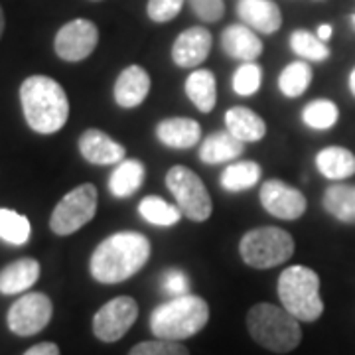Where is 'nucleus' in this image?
I'll return each mask as SVG.
<instances>
[{"mask_svg":"<svg viewBox=\"0 0 355 355\" xmlns=\"http://www.w3.org/2000/svg\"><path fill=\"white\" fill-rule=\"evenodd\" d=\"M150 259V241L137 231H119L91 254V277L101 284H119L135 277Z\"/></svg>","mask_w":355,"mask_h":355,"instance_id":"f257e3e1","label":"nucleus"},{"mask_svg":"<svg viewBox=\"0 0 355 355\" xmlns=\"http://www.w3.org/2000/svg\"><path fill=\"white\" fill-rule=\"evenodd\" d=\"M20 101L28 127L40 135H53L67 123V95L64 87L51 77H28L20 85Z\"/></svg>","mask_w":355,"mask_h":355,"instance_id":"f03ea898","label":"nucleus"},{"mask_svg":"<svg viewBox=\"0 0 355 355\" xmlns=\"http://www.w3.org/2000/svg\"><path fill=\"white\" fill-rule=\"evenodd\" d=\"M209 322V306L202 296L184 294L156 306L150 314V331L158 340L182 342L200 334Z\"/></svg>","mask_w":355,"mask_h":355,"instance_id":"7ed1b4c3","label":"nucleus"},{"mask_svg":"<svg viewBox=\"0 0 355 355\" xmlns=\"http://www.w3.org/2000/svg\"><path fill=\"white\" fill-rule=\"evenodd\" d=\"M247 330L261 347L275 354H288L302 342L300 322L282 306L261 302L247 314Z\"/></svg>","mask_w":355,"mask_h":355,"instance_id":"20e7f679","label":"nucleus"},{"mask_svg":"<svg viewBox=\"0 0 355 355\" xmlns=\"http://www.w3.org/2000/svg\"><path fill=\"white\" fill-rule=\"evenodd\" d=\"M280 306L298 322H316L324 314L320 296V277L302 265L288 266L279 277Z\"/></svg>","mask_w":355,"mask_h":355,"instance_id":"39448f33","label":"nucleus"},{"mask_svg":"<svg viewBox=\"0 0 355 355\" xmlns=\"http://www.w3.org/2000/svg\"><path fill=\"white\" fill-rule=\"evenodd\" d=\"M239 253L245 265L265 270L282 265L294 254V239L280 227L251 229L243 235Z\"/></svg>","mask_w":355,"mask_h":355,"instance_id":"423d86ee","label":"nucleus"},{"mask_svg":"<svg viewBox=\"0 0 355 355\" xmlns=\"http://www.w3.org/2000/svg\"><path fill=\"white\" fill-rule=\"evenodd\" d=\"M166 186L176 198V205L182 216L191 221H207L214 211L209 191L203 186L202 178L186 166H172L166 174Z\"/></svg>","mask_w":355,"mask_h":355,"instance_id":"0eeeda50","label":"nucleus"},{"mask_svg":"<svg viewBox=\"0 0 355 355\" xmlns=\"http://www.w3.org/2000/svg\"><path fill=\"white\" fill-rule=\"evenodd\" d=\"M97 188L93 184H81L65 193L55 205L50 217V229L55 235H71L85 227L97 214Z\"/></svg>","mask_w":355,"mask_h":355,"instance_id":"6e6552de","label":"nucleus"},{"mask_svg":"<svg viewBox=\"0 0 355 355\" xmlns=\"http://www.w3.org/2000/svg\"><path fill=\"white\" fill-rule=\"evenodd\" d=\"M139 318V304L130 296H116L93 316V334L105 343L119 342Z\"/></svg>","mask_w":355,"mask_h":355,"instance_id":"1a4fd4ad","label":"nucleus"},{"mask_svg":"<svg viewBox=\"0 0 355 355\" xmlns=\"http://www.w3.org/2000/svg\"><path fill=\"white\" fill-rule=\"evenodd\" d=\"M51 314H53V306L51 300L42 294V292H30L20 296L8 310V328L16 336H36L50 324Z\"/></svg>","mask_w":355,"mask_h":355,"instance_id":"9d476101","label":"nucleus"},{"mask_svg":"<svg viewBox=\"0 0 355 355\" xmlns=\"http://www.w3.org/2000/svg\"><path fill=\"white\" fill-rule=\"evenodd\" d=\"M99 44V30L91 20L77 18L60 28L53 48L55 53L65 62L87 60Z\"/></svg>","mask_w":355,"mask_h":355,"instance_id":"9b49d317","label":"nucleus"},{"mask_svg":"<svg viewBox=\"0 0 355 355\" xmlns=\"http://www.w3.org/2000/svg\"><path fill=\"white\" fill-rule=\"evenodd\" d=\"M259 198H261V205L270 216L284 219V221H294V219L302 217L308 207L304 193L288 186L282 180L265 182L261 186Z\"/></svg>","mask_w":355,"mask_h":355,"instance_id":"f8f14e48","label":"nucleus"},{"mask_svg":"<svg viewBox=\"0 0 355 355\" xmlns=\"http://www.w3.org/2000/svg\"><path fill=\"white\" fill-rule=\"evenodd\" d=\"M211 51V32L203 26H193L184 30L172 46V60L174 64L191 69L207 60Z\"/></svg>","mask_w":355,"mask_h":355,"instance_id":"ddd939ff","label":"nucleus"},{"mask_svg":"<svg viewBox=\"0 0 355 355\" xmlns=\"http://www.w3.org/2000/svg\"><path fill=\"white\" fill-rule=\"evenodd\" d=\"M79 153L89 164L111 166L125 160L127 150L123 144H119L109 135L97 128H89L79 139Z\"/></svg>","mask_w":355,"mask_h":355,"instance_id":"4468645a","label":"nucleus"},{"mask_svg":"<svg viewBox=\"0 0 355 355\" xmlns=\"http://www.w3.org/2000/svg\"><path fill=\"white\" fill-rule=\"evenodd\" d=\"M150 93V76L140 65H128L114 81V101L123 109H135Z\"/></svg>","mask_w":355,"mask_h":355,"instance_id":"2eb2a0df","label":"nucleus"},{"mask_svg":"<svg viewBox=\"0 0 355 355\" xmlns=\"http://www.w3.org/2000/svg\"><path fill=\"white\" fill-rule=\"evenodd\" d=\"M221 48L233 60L254 62L263 53V42L247 24H231L221 34Z\"/></svg>","mask_w":355,"mask_h":355,"instance_id":"dca6fc26","label":"nucleus"},{"mask_svg":"<svg viewBox=\"0 0 355 355\" xmlns=\"http://www.w3.org/2000/svg\"><path fill=\"white\" fill-rule=\"evenodd\" d=\"M156 137L168 148L186 150V148L196 146L202 140V127L193 119L172 116V119H164L162 123H158Z\"/></svg>","mask_w":355,"mask_h":355,"instance_id":"f3484780","label":"nucleus"},{"mask_svg":"<svg viewBox=\"0 0 355 355\" xmlns=\"http://www.w3.org/2000/svg\"><path fill=\"white\" fill-rule=\"evenodd\" d=\"M237 16L261 34H275L282 26L280 8L272 0H239Z\"/></svg>","mask_w":355,"mask_h":355,"instance_id":"a211bd4d","label":"nucleus"},{"mask_svg":"<svg viewBox=\"0 0 355 355\" xmlns=\"http://www.w3.org/2000/svg\"><path fill=\"white\" fill-rule=\"evenodd\" d=\"M40 279V263L36 259H18L0 270V292L10 296L30 291Z\"/></svg>","mask_w":355,"mask_h":355,"instance_id":"6ab92c4d","label":"nucleus"},{"mask_svg":"<svg viewBox=\"0 0 355 355\" xmlns=\"http://www.w3.org/2000/svg\"><path fill=\"white\" fill-rule=\"evenodd\" d=\"M245 150V142L233 137L229 130L214 132L203 139L200 146V160L205 164H227L237 160Z\"/></svg>","mask_w":355,"mask_h":355,"instance_id":"aec40b11","label":"nucleus"},{"mask_svg":"<svg viewBox=\"0 0 355 355\" xmlns=\"http://www.w3.org/2000/svg\"><path fill=\"white\" fill-rule=\"evenodd\" d=\"M227 130L243 142H259L265 139L266 123L247 107H233L225 114Z\"/></svg>","mask_w":355,"mask_h":355,"instance_id":"412c9836","label":"nucleus"},{"mask_svg":"<svg viewBox=\"0 0 355 355\" xmlns=\"http://www.w3.org/2000/svg\"><path fill=\"white\" fill-rule=\"evenodd\" d=\"M144 178H146L144 164L137 158H128V160L119 162V166L114 168V172L109 178V190L114 198L125 200L140 190V186L144 184Z\"/></svg>","mask_w":355,"mask_h":355,"instance_id":"4be33fe9","label":"nucleus"},{"mask_svg":"<svg viewBox=\"0 0 355 355\" xmlns=\"http://www.w3.org/2000/svg\"><path fill=\"white\" fill-rule=\"evenodd\" d=\"M318 172L328 180L340 182L355 174V154L342 146H328L316 156Z\"/></svg>","mask_w":355,"mask_h":355,"instance_id":"5701e85b","label":"nucleus"},{"mask_svg":"<svg viewBox=\"0 0 355 355\" xmlns=\"http://www.w3.org/2000/svg\"><path fill=\"white\" fill-rule=\"evenodd\" d=\"M186 95L200 113H211L217 103V81L209 69H196L186 79Z\"/></svg>","mask_w":355,"mask_h":355,"instance_id":"b1692460","label":"nucleus"},{"mask_svg":"<svg viewBox=\"0 0 355 355\" xmlns=\"http://www.w3.org/2000/svg\"><path fill=\"white\" fill-rule=\"evenodd\" d=\"M324 209L342 223H355V186L331 184L324 191Z\"/></svg>","mask_w":355,"mask_h":355,"instance_id":"393cba45","label":"nucleus"},{"mask_svg":"<svg viewBox=\"0 0 355 355\" xmlns=\"http://www.w3.org/2000/svg\"><path fill=\"white\" fill-rule=\"evenodd\" d=\"M261 174H263V170L257 162H251V160L233 162L221 174V188L225 191H231V193L251 190L261 180Z\"/></svg>","mask_w":355,"mask_h":355,"instance_id":"a878e982","label":"nucleus"},{"mask_svg":"<svg viewBox=\"0 0 355 355\" xmlns=\"http://www.w3.org/2000/svg\"><path fill=\"white\" fill-rule=\"evenodd\" d=\"M139 214L146 223L156 225V227H172L182 217L178 205H172L158 196H146L139 203Z\"/></svg>","mask_w":355,"mask_h":355,"instance_id":"bb28decb","label":"nucleus"},{"mask_svg":"<svg viewBox=\"0 0 355 355\" xmlns=\"http://www.w3.org/2000/svg\"><path fill=\"white\" fill-rule=\"evenodd\" d=\"M312 77H314V73H312V67H310L308 62H304V60L292 62L282 69V73L279 77L280 93L284 97L296 99V97L304 95L308 91L310 83H312Z\"/></svg>","mask_w":355,"mask_h":355,"instance_id":"cd10ccee","label":"nucleus"},{"mask_svg":"<svg viewBox=\"0 0 355 355\" xmlns=\"http://www.w3.org/2000/svg\"><path fill=\"white\" fill-rule=\"evenodd\" d=\"M291 48L304 62H326L330 58V48L326 46V42L310 34L308 30L292 32Z\"/></svg>","mask_w":355,"mask_h":355,"instance_id":"c85d7f7f","label":"nucleus"},{"mask_svg":"<svg viewBox=\"0 0 355 355\" xmlns=\"http://www.w3.org/2000/svg\"><path fill=\"white\" fill-rule=\"evenodd\" d=\"M340 119V111L336 107V103L330 99H316L310 101L302 109V121L306 127L314 128V130H328Z\"/></svg>","mask_w":355,"mask_h":355,"instance_id":"c756f323","label":"nucleus"},{"mask_svg":"<svg viewBox=\"0 0 355 355\" xmlns=\"http://www.w3.org/2000/svg\"><path fill=\"white\" fill-rule=\"evenodd\" d=\"M30 221L18 211L0 209V239L10 245H24L30 239Z\"/></svg>","mask_w":355,"mask_h":355,"instance_id":"7c9ffc66","label":"nucleus"},{"mask_svg":"<svg viewBox=\"0 0 355 355\" xmlns=\"http://www.w3.org/2000/svg\"><path fill=\"white\" fill-rule=\"evenodd\" d=\"M261 81H263L261 65H257L254 62H245L233 76V91L241 97H251L261 89Z\"/></svg>","mask_w":355,"mask_h":355,"instance_id":"2f4dec72","label":"nucleus"},{"mask_svg":"<svg viewBox=\"0 0 355 355\" xmlns=\"http://www.w3.org/2000/svg\"><path fill=\"white\" fill-rule=\"evenodd\" d=\"M128 355H190L188 347L180 342L170 340H150V342L137 343Z\"/></svg>","mask_w":355,"mask_h":355,"instance_id":"473e14b6","label":"nucleus"},{"mask_svg":"<svg viewBox=\"0 0 355 355\" xmlns=\"http://www.w3.org/2000/svg\"><path fill=\"white\" fill-rule=\"evenodd\" d=\"M182 6H184V0H148L146 12L153 22L164 24V22L174 20L178 14L182 12Z\"/></svg>","mask_w":355,"mask_h":355,"instance_id":"72a5a7b5","label":"nucleus"},{"mask_svg":"<svg viewBox=\"0 0 355 355\" xmlns=\"http://www.w3.org/2000/svg\"><path fill=\"white\" fill-rule=\"evenodd\" d=\"M160 282H162V291L166 294H170L172 298L184 296L190 291V280L186 277V272H182L180 268H168V270H164Z\"/></svg>","mask_w":355,"mask_h":355,"instance_id":"f704fd0d","label":"nucleus"},{"mask_svg":"<svg viewBox=\"0 0 355 355\" xmlns=\"http://www.w3.org/2000/svg\"><path fill=\"white\" fill-rule=\"evenodd\" d=\"M191 10L203 22H217L225 14V4L223 0H188Z\"/></svg>","mask_w":355,"mask_h":355,"instance_id":"c9c22d12","label":"nucleus"},{"mask_svg":"<svg viewBox=\"0 0 355 355\" xmlns=\"http://www.w3.org/2000/svg\"><path fill=\"white\" fill-rule=\"evenodd\" d=\"M24 355H60V347L53 342H44L30 347Z\"/></svg>","mask_w":355,"mask_h":355,"instance_id":"e433bc0d","label":"nucleus"},{"mask_svg":"<svg viewBox=\"0 0 355 355\" xmlns=\"http://www.w3.org/2000/svg\"><path fill=\"white\" fill-rule=\"evenodd\" d=\"M331 26L330 24H320L318 26V38L322 40V42H326V40H330L331 38Z\"/></svg>","mask_w":355,"mask_h":355,"instance_id":"4c0bfd02","label":"nucleus"},{"mask_svg":"<svg viewBox=\"0 0 355 355\" xmlns=\"http://www.w3.org/2000/svg\"><path fill=\"white\" fill-rule=\"evenodd\" d=\"M349 91H352V95L355 97V69L349 73Z\"/></svg>","mask_w":355,"mask_h":355,"instance_id":"58836bf2","label":"nucleus"},{"mask_svg":"<svg viewBox=\"0 0 355 355\" xmlns=\"http://www.w3.org/2000/svg\"><path fill=\"white\" fill-rule=\"evenodd\" d=\"M2 32H4V12H2V6H0V38H2Z\"/></svg>","mask_w":355,"mask_h":355,"instance_id":"ea45409f","label":"nucleus"},{"mask_svg":"<svg viewBox=\"0 0 355 355\" xmlns=\"http://www.w3.org/2000/svg\"><path fill=\"white\" fill-rule=\"evenodd\" d=\"M352 22H354V26H355V14H354V16H352Z\"/></svg>","mask_w":355,"mask_h":355,"instance_id":"a19ab883","label":"nucleus"}]
</instances>
